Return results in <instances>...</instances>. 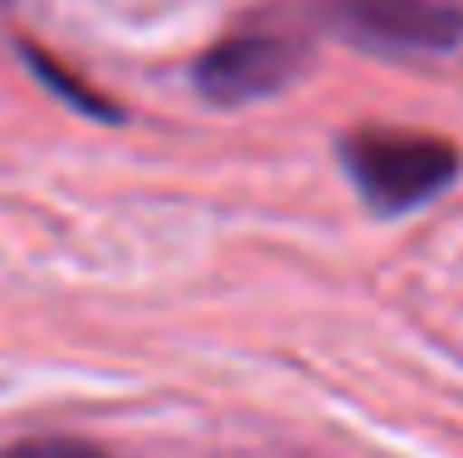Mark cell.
Returning a JSON list of instances; mask_svg holds the SVG:
<instances>
[{"mask_svg": "<svg viewBox=\"0 0 463 458\" xmlns=\"http://www.w3.org/2000/svg\"><path fill=\"white\" fill-rule=\"evenodd\" d=\"M20 54H25L30 74H35V79L45 84V89H54V94H60V99L70 104V108H80V114H90V118H104V124H114V118H124L114 104L104 99V94H94L90 84L80 79V74H70L60 60H54V54H45L40 45H20Z\"/></svg>", "mask_w": 463, "mask_h": 458, "instance_id": "277c9868", "label": "cell"}, {"mask_svg": "<svg viewBox=\"0 0 463 458\" xmlns=\"http://www.w3.org/2000/svg\"><path fill=\"white\" fill-rule=\"evenodd\" d=\"M340 163L365 207L380 217H400L434 202L463 168L449 138L404 134V128H365L340 138Z\"/></svg>", "mask_w": 463, "mask_h": 458, "instance_id": "6da1fadb", "label": "cell"}, {"mask_svg": "<svg viewBox=\"0 0 463 458\" xmlns=\"http://www.w3.org/2000/svg\"><path fill=\"white\" fill-rule=\"evenodd\" d=\"M5 458H114V453L99 449V444H90V439H25Z\"/></svg>", "mask_w": 463, "mask_h": 458, "instance_id": "5b68a950", "label": "cell"}, {"mask_svg": "<svg viewBox=\"0 0 463 458\" xmlns=\"http://www.w3.org/2000/svg\"><path fill=\"white\" fill-rule=\"evenodd\" d=\"M306 70V35L286 25H257L217 40L213 50L197 54L193 89L217 108H237L251 99L281 94L296 74Z\"/></svg>", "mask_w": 463, "mask_h": 458, "instance_id": "7a4b0ae2", "label": "cell"}, {"mask_svg": "<svg viewBox=\"0 0 463 458\" xmlns=\"http://www.w3.org/2000/svg\"><path fill=\"white\" fill-rule=\"evenodd\" d=\"M345 40L380 54H444L463 45V5L449 0H321Z\"/></svg>", "mask_w": 463, "mask_h": 458, "instance_id": "3957f363", "label": "cell"}]
</instances>
